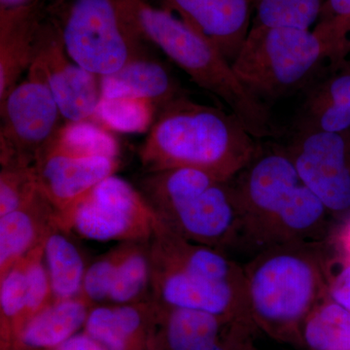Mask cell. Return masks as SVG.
Returning a JSON list of instances; mask_svg holds the SVG:
<instances>
[{
    "mask_svg": "<svg viewBox=\"0 0 350 350\" xmlns=\"http://www.w3.org/2000/svg\"><path fill=\"white\" fill-rule=\"evenodd\" d=\"M243 221L241 245L258 253L293 243H321L333 231L326 206L301 178L284 148L260 149L230 180Z\"/></svg>",
    "mask_w": 350,
    "mask_h": 350,
    "instance_id": "6da1fadb",
    "label": "cell"
},
{
    "mask_svg": "<svg viewBox=\"0 0 350 350\" xmlns=\"http://www.w3.org/2000/svg\"><path fill=\"white\" fill-rule=\"evenodd\" d=\"M260 149L232 113L184 94L159 109L139 157L148 174L187 167L229 181Z\"/></svg>",
    "mask_w": 350,
    "mask_h": 350,
    "instance_id": "7a4b0ae2",
    "label": "cell"
},
{
    "mask_svg": "<svg viewBox=\"0 0 350 350\" xmlns=\"http://www.w3.org/2000/svg\"><path fill=\"white\" fill-rule=\"evenodd\" d=\"M152 299L167 308L252 319L243 267L225 251L192 243L159 220L149 241Z\"/></svg>",
    "mask_w": 350,
    "mask_h": 350,
    "instance_id": "3957f363",
    "label": "cell"
},
{
    "mask_svg": "<svg viewBox=\"0 0 350 350\" xmlns=\"http://www.w3.org/2000/svg\"><path fill=\"white\" fill-rule=\"evenodd\" d=\"M328 241L280 244L243 267L252 319L276 334L296 330L327 299Z\"/></svg>",
    "mask_w": 350,
    "mask_h": 350,
    "instance_id": "277c9868",
    "label": "cell"
},
{
    "mask_svg": "<svg viewBox=\"0 0 350 350\" xmlns=\"http://www.w3.org/2000/svg\"><path fill=\"white\" fill-rule=\"evenodd\" d=\"M126 1L144 40L158 46L198 86L224 101L253 137H275L268 108L239 81L232 64L213 43L169 10L145 0Z\"/></svg>",
    "mask_w": 350,
    "mask_h": 350,
    "instance_id": "5b68a950",
    "label": "cell"
},
{
    "mask_svg": "<svg viewBox=\"0 0 350 350\" xmlns=\"http://www.w3.org/2000/svg\"><path fill=\"white\" fill-rule=\"evenodd\" d=\"M142 195L182 238L222 251L241 245L243 221L230 180L187 167L162 170L144 179Z\"/></svg>",
    "mask_w": 350,
    "mask_h": 350,
    "instance_id": "8992f818",
    "label": "cell"
},
{
    "mask_svg": "<svg viewBox=\"0 0 350 350\" xmlns=\"http://www.w3.org/2000/svg\"><path fill=\"white\" fill-rule=\"evenodd\" d=\"M325 61L336 66L330 46L314 31L253 25L232 66L251 94L275 100L308 84Z\"/></svg>",
    "mask_w": 350,
    "mask_h": 350,
    "instance_id": "52a82bcc",
    "label": "cell"
},
{
    "mask_svg": "<svg viewBox=\"0 0 350 350\" xmlns=\"http://www.w3.org/2000/svg\"><path fill=\"white\" fill-rule=\"evenodd\" d=\"M51 13L69 57L98 77L145 57L126 0H54Z\"/></svg>",
    "mask_w": 350,
    "mask_h": 350,
    "instance_id": "ba28073f",
    "label": "cell"
},
{
    "mask_svg": "<svg viewBox=\"0 0 350 350\" xmlns=\"http://www.w3.org/2000/svg\"><path fill=\"white\" fill-rule=\"evenodd\" d=\"M0 114L1 167H34L66 124L39 57L34 59L27 78L0 101Z\"/></svg>",
    "mask_w": 350,
    "mask_h": 350,
    "instance_id": "9c48e42d",
    "label": "cell"
},
{
    "mask_svg": "<svg viewBox=\"0 0 350 350\" xmlns=\"http://www.w3.org/2000/svg\"><path fill=\"white\" fill-rule=\"evenodd\" d=\"M59 226L92 241H149L158 215L142 193L111 175L92 189L64 213Z\"/></svg>",
    "mask_w": 350,
    "mask_h": 350,
    "instance_id": "30bf717a",
    "label": "cell"
},
{
    "mask_svg": "<svg viewBox=\"0 0 350 350\" xmlns=\"http://www.w3.org/2000/svg\"><path fill=\"white\" fill-rule=\"evenodd\" d=\"M284 149L333 217L349 215L350 131H299Z\"/></svg>",
    "mask_w": 350,
    "mask_h": 350,
    "instance_id": "8fae6325",
    "label": "cell"
},
{
    "mask_svg": "<svg viewBox=\"0 0 350 350\" xmlns=\"http://www.w3.org/2000/svg\"><path fill=\"white\" fill-rule=\"evenodd\" d=\"M36 57L43 64L51 91L66 123L90 121L96 116L101 100L100 77L69 57L52 17L44 22Z\"/></svg>",
    "mask_w": 350,
    "mask_h": 350,
    "instance_id": "7c38bea8",
    "label": "cell"
},
{
    "mask_svg": "<svg viewBox=\"0 0 350 350\" xmlns=\"http://www.w3.org/2000/svg\"><path fill=\"white\" fill-rule=\"evenodd\" d=\"M33 167L39 191L61 214L114 175L118 162L109 157H76L50 148Z\"/></svg>",
    "mask_w": 350,
    "mask_h": 350,
    "instance_id": "4fadbf2b",
    "label": "cell"
},
{
    "mask_svg": "<svg viewBox=\"0 0 350 350\" xmlns=\"http://www.w3.org/2000/svg\"><path fill=\"white\" fill-rule=\"evenodd\" d=\"M193 31L213 44L230 63L236 59L247 38L250 25V0H165Z\"/></svg>",
    "mask_w": 350,
    "mask_h": 350,
    "instance_id": "5bb4252c",
    "label": "cell"
},
{
    "mask_svg": "<svg viewBox=\"0 0 350 350\" xmlns=\"http://www.w3.org/2000/svg\"><path fill=\"white\" fill-rule=\"evenodd\" d=\"M44 22L40 1L24 8L0 10V101L33 63Z\"/></svg>",
    "mask_w": 350,
    "mask_h": 350,
    "instance_id": "9a60e30c",
    "label": "cell"
},
{
    "mask_svg": "<svg viewBox=\"0 0 350 350\" xmlns=\"http://www.w3.org/2000/svg\"><path fill=\"white\" fill-rule=\"evenodd\" d=\"M57 227V209L40 191L27 206L0 216V278L21 259L44 245Z\"/></svg>",
    "mask_w": 350,
    "mask_h": 350,
    "instance_id": "2e32d148",
    "label": "cell"
},
{
    "mask_svg": "<svg viewBox=\"0 0 350 350\" xmlns=\"http://www.w3.org/2000/svg\"><path fill=\"white\" fill-rule=\"evenodd\" d=\"M101 98H138L160 109L184 96L165 66L146 57L100 78Z\"/></svg>",
    "mask_w": 350,
    "mask_h": 350,
    "instance_id": "e0dca14e",
    "label": "cell"
},
{
    "mask_svg": "<svg viewBox=\"0 0 350 350\" xmlns=\"http://www.w3.org/2000/svg\"><path fill=\"white\" fill-rule=\"evenodd\" d=\"M299 131H350V64L312 88Z\"/></svg>",
    "mask_w": 350,
    "mask_h": 350,
    "instance_id": "ac0fdd59",
    "label": "cell"
},
{
    "mask_svg": "<svg viewBox=\"0 0 350 350\" xmlns=\"http://www.w3.org/2000/svg\"><path fill=\"white\" fill-rule=\"evenodd\" d=\"M92 308L81 297L54 301L25 324L15 342L25 349H55L85 326Z\"/></svg>",
    "mask_w": 350,
    "mask_h": 350,
    "instance_id": "d6986e66",
    "label": "cell"
},
{
    "mask_svg": "<svg viewBox=\"0 0 350 350\" xmlns=\"http://www.w3.org/2000/svg\"><path fill=\"white\" fill-rule=\"evenodd\" d=\"M158 310L169 350H221V329L232 322L202 310L160 305Z\"/></svg>",
    "mask_w": 350,
    "mask_h": 350,
    "instance_id": "ffe728a7",
    "label": "cell"
},
{
    "mask_svg": "<svg viewBox=\"0 0 350 350\" xmlns=\"http://www.w3.org/2000/svg\"><path fill=\"white\" fill-rule=\"evenodd\" d=\"M66 234L68 232L57 227L44 245V258L55 301L79 297L86 273L81 251Z\"/></svg>",
    "mask_w": 350,
    "mask_h": 350,
    "instance_id": "44dd1931",
    "label": "cell"
},
{
    "mask_svg": "<svg viewBox=\"0 0 350 350\" xmlns=\"http://www.w3.org/2000/svg\"><path fill=\"white\" fill-rule=\"evenodd\" d=\"M312 350H350V312L328 298L315 306L303 325Z\"/></svg>",
    "mask_w": 350,
    "mask_h": 350,
    "instance_id": "7402d4cb",
    "label": "cell"
},
{
    "mask_svg": "<svg viewBox=\"0 0 350 350\" xmlns=\"http://www.w3.org/2000/svg\"><path fill=\"white\" fill-rule=\"evenodd\" d=\"M149 241H131L115 273L107 301L112 305H129L144 301L151 288Z\"/></svg>",
    "mask_w": 350,
    "mask_h": 350,
    "instance_id": "603a6c76",
    "label": "cell"
},
{
    "mask_svg": "<svg viewBox=\"0 0 350 350\" xmlns=\"http://www.w3.org/2000/svg\"><path fill=\"white\" fill-rule=\"evenodd\" d=\"M51 148L76 157L117 159L119 145L109 133L90 121L66 123Z\"/></svg>",
    "mask_w": 350,
    "mask_h": 350,
    "instance_id": "cb8c5ba5",
    "label": "cell"
},
{
    "mask_svg": "<svg viewBox=\"0 0 350 350\" xmlns=\"http://www.w3.org/2000/svg\"><path fill=\"white\" fill-rule=\"evenodd\" d=\"M29 254L0 278V314L4 342L17 340L23 327L27 301Z\"/></svg>",
    "mask_w": 350,
    "mask_h": 350,
    "instance_id": "d4e9b609",
    "label": "cell"
},
{
    "mask_svg": "<svg viewBox=\"0 0 350 350\" xmlns=\"http://www.w3.org/2000/svg\"><path fill=\"white\" fill-rule=\"evenodd\" d=\"M326 0H256L255 25L310 29Z\"/></svg>",
    "mask_w": 350,
    "mask_h": 350,
    "instance_id": "484cf974",
    "label": "cell"
},
{
    "mask_svg": "<svg viewBox=\"0 0 350 350\" xmlns=\"http://www.w3.org/2000/svg\"><path fill=\"white\" fill-rule=\"evenodd\" d=\"M157 107L138 98H101L96 116L112 130L139 133L151 125Z\"/></svg>",
    "mask_w": 350,
    "mask_h": 350,
    "instance_id": "4316f807",
    "label": "cell"
},
{
    "mask_svg": "<svg viewBox=\"0 0 350 350\" xmlns=\"http://www.w3.org/2000/svg\"><path fill=\"white\" fill-rule=\"evenodd\" d=\"M313 31L325 41L336 64L344 63L350 43V0H326Z\"/></svg>",
    "mask_w": 350,
    "mask_h": 350,
    "instance_id": "83f0119b",
    "label": "cell"
},
{
    "mask_svg": "<svg viewBox=\"0 0 350 350\" xmlns=\"http://www.w3.org/2000/svg\"><path fill=\"white\" fill-rule=\"evenodd\" d=\"M131 241H124L92 262L86 269L79 297L91 306L107 301L115 273Z\"/></svg>",
    "mask_w": 350,
    "mask_h": 350,
    "instance_id": "f1b7e54d",
    "label": "cell"
},
{
    "mask_svg": "<svg viewBox=\"0 0 350 350\" xmlns=\"http://www.w3.org/2000/svg\"><path fill=\"white\" fill-rule=\"evenodd\" d=\"M38 192V180L33 167H1L0 216L27 206Z\"/></svg>",
    "mask_w": 350,
    "mask_h": 350,
    "instance_id": "f546056e",
    "label": "cell"
},
{
    "mask_svg": "<svg viewBox=\"0 0 350 350\" xmlns=\"http://www.w3.org/2000/svg\"><path fill=\"white\" fill-rule=\"evenodd\" d=\"M84 327L107 350H142L122 328L112 305L93 306Z\"/></svg>",
    "mask_w": 350,
    "mask_h": 350,
    "instance_id": "4dcf8cb0",
    "label": "cell"
},
{
    "mask_svg": "<svg viewBox=\"0 0 350 350\" xmlns=\"http://www.w3.org/2000/svg\"><path fill=\"white\" fill-rule=\"evenodd\" d=\"M327 298L350 312V259L338 254L329 257Z\"/></svg>",
    "mask_w": 350,
    "mask_h": 350,
    "instance_id": "1f68e13d",
    "label": "cell"
},
{
    "mask_svg": "<svg viewBox=\"0 0 350 350\" xmlns=\"http://www.w3.org/2000/svg\"><path fill=\"white\" fill-rule=\"evenodd\" d=\"M328 241L333 244L334 250H337L338 254L350 259V214L345 216L337 229H333Z\"/></svg>",
    "mask_w": 350,
    "mask_h": 350,
    "instance_id": "d6a6232c",
    "label": "cell"
},
{
    "mask_svg": "<svg viewBox=\"0 0 350 350\" xmlns=\"http://www.w3.org/2000/svg\"><path fill=\"white\" fill-rule=\"evenodd\" d=\"M54 350H107L87 333L75 334Z\"/></svg>",
    "mask_w": 350,
    "mask_h": 350,
    "instance_id": "836d02e7",
    "label": "cell"
},
{
    "mask_svg": "<svg viewBox=\"0 0 350 350\" xmlns=\"http://www.w3.org/2000/svg\"><path fill=\"white\" fill-rule=\"evenodd\" d=\"M40 0H0V10H14L38 3Z\"/></svg>",
    "mask_w": 350,
    "mask_h": 350,
    "instance_id": "e575fe53",
    "label": "cell"
},
{
    "mask_svg": "<svg viewBox=\"0 0 350 350\" xmlns=\"http://www.w3.org/2000/svg\"><path fill=\"white\" fill-rule=\"evenodd\" d=\"M250 1L251 2V3L254 4L255 2H256V0H250Z\"/></svg>",
    "mask_w": 350,
    "mask_h": 350,
    "instance_id": "d590c367",
    "label": "cell"
},
{
    "mask_svg": "<svg viewBox=\"0 0 350 350\" xmlns=\"http://www.w3.org/2000/svg\"><path fill=\"white\" fill-rule=\"evenodd\" d=\"M349 54H350V43H349Z\"/></svg>",
    "mask_w": 350,
    "mask_h": 350,
    "instance_id": "8d00e7d4",
    "label": "cell"
}]
</instances>
